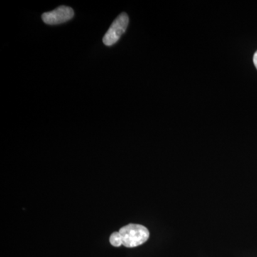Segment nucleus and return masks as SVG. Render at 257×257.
Segmentation results:
<instances>
[{
  "instance_id": "20e7f679",
  "label": "nucleus",
  "mask_w": 257,
  "mask_h": 257,
  "mask_svg": "<svg viewBox=\"0 0 257 257\" xmlns=\"http://www.w3.org/2000/svg\"><path fill=\"white\" fill-rule=\"evenodd\" d=\"M109 241H110V243L112 246H116V247H118V246L122 245L121 234H120L119 231H118V232L112 233V234H111L110 238H109Z\"/></svg>"
},
{
  "instance_id": "f257e3e1",
  "label": "nucleus",
  "mask_w": 257,
  "mask_h": 257,
  "mask_svg": "<svg viewBox=\"0 0 257 257\" xmlns=\"http://www.w3.org/2000/svg\"><path fill=\"white\" fill-rule=\"evenodd\" d=\"M122 245L125 247L133 248L146 242L150 237V231L141 224H130L119 229Z\"/></svg>"
},
{
  "instance_id": "39448f33",
  "label": "nucleus",
  "mask_w": 257,
  "mask_h": 257,
  "mask_svg": "<svg viewBox=\"0 0 257 257\" xmlns=\"http://www.w3.org/2000/svg\"><path fill=\"white\" fill-rule=\"evenodd\" d=\"M253 61L255 67H256V68L257 69V51L256 52H255L254 55H253Z\"/></svg>"
},
{
  "instance_id": "7ed1b4c3",
  "label": "nucleus",
  "mask_w": 257,
  "mask_h": 257,
  "mask_svg": "<svg viewBox=\"0 0 257 257\" xmlns=\"http://www.w3.org/2000/svg\"><path fill=\"white\" fill-rule=\"evenodd\" d=\"M74 10L69 7L60 6L53 11L44 13L42 15V20L47 25H59L66 23L73 18Z\"/></svg>"
},
{
  "instance_id": "f03ea898",
  "label": "nucleus",
  "mask_w": 257,
  "mask_h": 257,
  "mask_svg": "<svg viewBox=\"0 0 257 257\" xmlns=\"http://www.w3.org/2000/svg\"><path fill=\"white\" fill-rule=\"evenodd\" d=\"M128 24V17L126 13H121L111 24L110 28L103 37V43L106 46H111L119 40L126 31Z\"/></svg>"
}]
</instances>
